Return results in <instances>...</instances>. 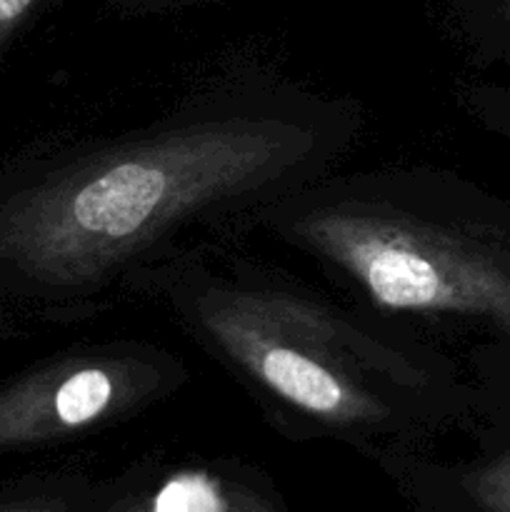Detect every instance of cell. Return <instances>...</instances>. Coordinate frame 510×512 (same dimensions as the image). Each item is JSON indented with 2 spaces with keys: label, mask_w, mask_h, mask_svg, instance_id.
I'll return each instance as SVG.
<instances>
[{
  "label": "cell",
  "mask_w": 510,
  "mask_h": 512,
  "mask_svg": "<svg viewBox=\"0 0 510 512\" xmlns=\"http://www.w3.org/2000/svg\"><path fill=\"white\" fill-rule=\"evenodd\" d=\"M183 370L153 348H100L50 363L0 390V450L88 433L175 388Z\"/></svg>",
  "instance_id": "cell-3"
},
{
  "label": "cell",
  "mask_w": 510,
  "mask_h": 512,
  "mask_svg": "<svg viewBox=\"0 0 510 512\" xmlns=\"http://www.w3.org/2000/svg\"><path fill=\"white\" fill-rule=\"evenodd\" d=\"M105 512H153V500L145 488H128L105 508Z\"/></svg>",
  "instance_id": "cell-8"
},
{
  "label": "cell",
  "mask_w": 510,
  "mask_h": 512,
  "mask_svg": "<svg viewBox=\"0 0 510 512\" xmlns=\"http://www.w3.org/2000/svg\"><path fill=\"white\" fill-rule=\"evenodd\" d=\"M345 138L340 115L250 98L85 150L0 203V263L90 298L188 220L315 180Z\"/></svg>",
  "instance_id": "cell-1"
},
{
  "label": "cell",
  "mask_w": 510,
  "mask_h": 512,
  "mask_svg": "<svg viewBox=\"0 0 510 512\" xmlns=\"http://www.w3.org/2000/svg\"><path fill=\"white\" fill-rule=\"evenodd\" d=\"M33 5L35 0H0V43L13 35Z\"/></svg>",
  "instance_id": "cell-7"
},
{
  "label": "cell",
  "mask_w": 510,
  "mask_h": 512,
  "mask_svg": "<svg viewBox=\"0 0 510 512\" xmlns=\"http://www.w3.org/2000/svg\"><path fill=\"white\" fill-rule=\"evenodd\" d=\"M190 333L285 413L353 438L425 433L440 378L425 348L323 303L195 265L145 268Z\"/></svg>",
  "instance_id": "cell-2"
},
{
  "label": "cell",
  "mask_w": 510,
  "mask_h": 512,
  "mask_svg": "<svg viewBox=\"0 0 510 512\" xmlns=\"http://www.w3.org/2000/svg\"><path fill=\"white\" fill-rule=\"evenodd\" d=\"M475 503L485 505L490 512H510V475L483 473L473 480Z\"/></svg>",
  "instance_id": "cell-5"
},
{
  "label": "cell",
  "mask_w": 510,
  "mask_h": 512,
  "mask_svg": "<svg viewBox=\"0 0 510 512\" xmlns=\"http://www.w3.org/2000/svg\"><path fill=\"white\" fill-rule=\"evenodd\" d=\"M228 512H278L273 505L268 503L265 498H260L258 493H253L245 485H230V495H228Z\"/></svg>",
  "instance_id": "cell-6"
},
{
  "label": "cell",
  "mask_w": 510,
  "mask_h": 512,
  "mask_svg": "<svg viewBox=\"0 0 510 512\" xmlns=\"http://www.w3.org/2000/svg\"><path fill=\"white\" fill-rule=\"evenodd\" d=\"M100 493L93 485H60L0 503V512H95Z\"/></svg>",
  "instance_id": "cell-4"
}]
</instances>
